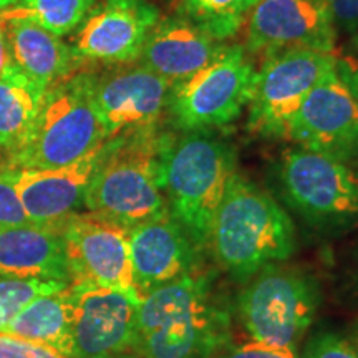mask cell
<instances>
[{
  "label": "cell",
  "mask_w": 358,
  "mask_h": 358,
  "mask_svg": "<svg viewBox=\"0 0 358 358\" xmlns=\"http://www.w3.org/2000/svg\"><path fill=\"white\" fill-rule=\"evenodd\" d=\"M231 343V312L199 271L141 297L138 358H213Z\"/></svg>",
  "instance_id": "6da1fadb"
},
{
  "label": "cell",
  "mask_w": 358,
  "mask_h": 358,
  "mask_svg": "<svg viewBox=\"0 0 358 358\" xmlns=\"http://www.w3.org/2000/svg\"><path fill=\"white\" fill-rule=\"evenodd\" d=\"M208 249L232 280L245 284L268 264L292 256L294 222L267 191L236 171L214 216Z\"/></svg>",
  "instance_id": "7a4b0ae2"
},
{
  "label": "cell",
  "mask_w": 358,
  "mask_h": 358,
  "mask_svg": "<svg viewBox=\"0 0 358 358\" xmlns=\"http://www.w3.org/2000/svg\"><path fill=\"white\" fill-rule=\"evenodd\" d=\"M236 151L211 131L166 134L159 158L169 214L199 252L208 250L214 216L237 171Z\"/></svg>",
  "instance_id": "3957f363"
},
{
  "label": "cell",
  "mask_w": 358,
  "mask_h": 358,
  "mask_svg": "<svg viewBox=\"0 0 358 358\" xmlns=\"http://www.w3.org/2000/svg\"><path fill=\"white\" fill-rule=\"evenodd\" d=\"M164 140L158 127L108 140L88 182L85 208L128 229L169 213L159 178Z\"/></svg>",
  "instance_id": "277c9868"
},
{
  "label": "cell",
  "mask_w": 358,
  "mask_h": 358,
  "mask_svg": "<svg viewBox=\"0 0 358 358\" xmlns=\"http://www.w3.org/2000/svg\"><path fill=\"white\" fill-rule=\"evenodd\" d=\"M95 73L73 71L43 92L37 118L3 168L57 169L77 163L108 141L93 103Z\"/></svg>",
  "instance_id": "5b68a950"
},
{
  "label": "cell",
  "mask_w": 358,
  "mask_h": 358,
  "mask_svg": "<svg viewBox=\"0 0 358 358\" xmlns=\"http://www.w3.org/2000/svg\"><path fill=\"white\" fill-rule=\"evenodd\" d=\"M319 306L317 280L284 262L261 268L237 297L241 324L254 342L292 350L315 320Z\"/></svg>",
  "instance_id": "8992f818"
},
{
  "label": "cell",
  "mask_w": 358,
  "mask_h": 358,
  "mask_svg": "<svg viewBox=\"0 0 358 358\" xmlns=\"http://www.w3.org/2000/svg\"><path fill=\"white\" fill-rule=\"evenodd\" d=\"M279 185L303 221L325 231L358 222V163L295 146L280 156Z\"/></svg>",
  "instance_id": "52a82bcc"
},
{
  "label": "cell",
  "mask_w": 358,
  "mask_h": 358,
  "mask_svg": "<svg viewBox=\"0 0 358 358\" xmlns=\"http://www.w3.org/2000/svg\"><path fill=\"white\" fill-rule=\"evenodd\" d=\"M254 78L256 69L243 45H226L208 66L171 85L169 118L182 133L227 127L249 105Z\"/></svg>",
  "instance_id": "ba28073f"
},
{
  "label": "cell",
  "mask_w": 358,
  "mask_h": 358,
  "mask_svg": "<svg viewBox=\"0 0 358 358\" xmlns=\"http://www.w3.org/2000/svg\"><path fill=\"white\" fill-rule=\"evenodd\" d=\"M337 66V55L310 48L268 53L256 70L249 101V129L284 140L289 122L322 78Z\"/></svg>",
  "instance_id": "9c48e42d"
},
{
  "label": "cell",
  "mask_w": 358,
  "mask_h": 358,
  "mask_svg": "<svg viewBox=\"0 0 358 358\" xmlns=\"http://www.w3.org/2000/svg\"><path fill=\"white\" fill-rule=\"evenodd\" d=\"M71 357L138 358L141 297L88 282H71Z\"/></svg>",
  "instance_id": "30bf717a"
},
{
  "label": "cell",
  "mask_w": 358,
  "mask_h": 358,
  "mask_svg": "<svg viewBox=\"0 0 358 358\" xmlns=\"http://www.w3.org/2000/svg\"><path fill=\"white\" fill-rule=\"evenodd\" d=\"M284 140L332 158L358 163V98L337 66L310 90L289 122Z\"/></svg>",
  "instance_id": "8fae6325"
},
{
  "label": "cell",
  "mask_w": 358,
  "mask_h": 358,
  "mask_svg": "<svg viewBox=\"0 0 358 358\" xmlns=\"http://www.w3.org/2000/svg\"><path fill=\"white\" fill-rule=\"evenodd\" d=\"M58 227L64 237L71 282L136 292L128 227L90 211L71 214Z\"/></svg>",
  "instance_id": "7c38bea8"
},
{
  "label": "cell",
  "mask_w": 358,
  "mask_h": 358,
  "mask_svg": "<svg viewBox=\"0 0 358 358\" xmlns=\"http://www.w3.org/2000/svg\"><path fill=\"white\" fill-rule=\"evenodd\" d=\"M337 34L325 0H261L248 17L244 48L254 55L287 48L335 53Z\"/></svg>",
  "instance_id": "4fadbf2b"
},
{
  "label": "cell",
  "mask_w": 358,
  "mask_h": 358,
  "mask_svg": "<svg viewBox=\"0 0 358 358\" xmlns=\"http://www.w3.org/2000/svg\"><path fill=\"white\" fill-rule=\"evenodd\" d=\"M171 83L146 66L133 65L96 75L93 103L106 140L158 127Z\"/></svg>",
  "instance_id": "5bb4252c"
},
{
  "label": "cell",
  "mask_w": 358,
  "mask_h": 358,
  "mask_svg": "<svg viewBox=\"0 0 358 358\" xmlns=\"http://www.w3.org/2000/svg\"><path fill=\"white\" fill-rule=\"evenodd\" d=\"M158 20L159 10L148 0H103L80 24L71 48L80 60L131 64Z\"/></svg>",
  "instance_id": "9a60e30c"
},
{
  "label": "cell",
  "mask_w": 358,
  "mask_h": 358,
  "mask_svg": "<svg viewBox=\"0 0 358 358\" xmlns=\"http://www.w3.org/2000/svg\"><path fill=\"white\" fill-rule=\"evenodd\" d=\"M133 284L140 297L199 271V250L171 214L129 229Z\"/></svg>",
  "instance_id": "2e32d148"
},
{
  "label": "cell",
  "mask_w": 358,
  "mask_h": 358,
  "mask_svg": "<svg viewBox=\"0 0 358 358\" xmlns=\"http://www.w3.org/2000/svg\"><path fill=\"white\" fill-rule=\"evenodd\" d=\"M106 143L69 166L29 171L13 169L19 198L30 222L58 226L71 214L78 213L85 206L88 182L105 155Z\"/></svg>",
  "instance_id": "e0dca14e"
},
{
  "label": "cell",
  "mask_w": 358,
  "mask_h": 358,
  "mask_svg": "<svg viewBox=\"0 0 358 358\" xmlns=\"http://www.w3.org/2000/svg\"><path fill=\"white\" fill-rule=\"evenodd\" d=\"M224 47L226 43L211 37L187 17L176 13L158 20L138 60L173 85L208 66Z\"/></svg>",
  "instance_id": "ac0fdd59"
},
{
  "label": "cell",
  "mask_w": 358,
  "mask_h": 358,
  "mask_svg": "<svg viewBox=\"0 0 358 358\" xmlns=\"http://www.w3.org/2000/svg\"><path fill=\"white\" fill-rule=\"evenodd\" d=\"M0 275L70 284L60 227L30 222L0 229Z\"/></svg>",
  "instance_id": "d6986e66"
},
{
  "label": "cell",
  "mask_w": 358,
  "mask_h": 358,
  "mask_svg": "<svg viewBox=\"0 0 358 358\" xmlns=\"http://www.w3.org/2000/svg\"><path fill=\"white\" fill-rule=\"evenodd\" d=\"M6 29L13 65L40 87L47 88L69 77L80 58L71 45L29 20H0Z\"/></svg>",
  "instance_id": "ffe728a7"
},
{
  "label": "cell",
  "mask_w": 358,
  "mask_h": 358,
  "mask_svg": "<svg viewBox=\"0 0 358 358\" xmlns=\"http://www.w3.org/2000/svg\"><path fill=\"white\" fill-rule=\"evenodd\" d=\"M71 357V301L69 285L38 295L10 322L6 332Z\"/></svg>",
  "instance_id": "44dd1931"
},
{
  "label": "cell",
  "mask_w": 358,
  "mask_h": 358,
  "mask_svg": "<svg viewBox=\"0 0 358 358\" xmlns=\"http://www.w3.org/2000/svg\"><path fill=\"white\" fill-rule=\"evenodd\" d=\"M45 90L17 66L0 78V148L6 153L24 141L37 118Z\"/></svg>",
  "instance_id": "7402d4cb"
},
{
  "label": "cell",
  "mask_w": 358,
  "mask_h": 358,
  "mask_svg": "<svg viewBox=\"0 0 358 358\" xmlns=\"http://www.w3.org/2000/svg\"><path fill=\"white\" fill-rule=\"evenodd\" d=\"M95 0H19L0 12V20H29L57 37L78 29Z\"/></svg>",
  "instance_id": "603a6c76"
},
{
  "label": "cell",
  "mask_w": 358,
  "mask_h": 358,
  "mask_svg": "<svg viewBox=\"0 0 358 358\" xmlns=\"http://www.w3.org/2000/svg\"><path fill=\"white\" fill-rule=\"evenodd\" d=\"M261 0H178V13L219 42L234 37Z\"/></svg>",
  "instance_id": "cb8c5ba5"
},
{
  "label": "cell",
  "mask_w": 358,
  "mask_h": 358,
  "mask_svg": "<svg viewBox=\"0 0 358 358\" xmlns=\"http://www.w3.org/2000/svg\"><path fill=\"white\" fill-rule=\"evenodd\" d=\"M65 282L0 275V334L38 295L65 289Z\"/></svg>",
  "instance_id": "d4e9b609"
},
{
  "label": "cell",
  "mask_w": 358,
  "mask_h": 358,
  "mask_svg": "<svg viewBox=\"0 0 358 358\" xmlns=\"http://www.w3.org/2000/svg\"><path fill=\"white\" fill-rule=\"evenodd\" d=\"M30 224L17 191L15 171L0 168V229Z\"/></svg>",
  "instance_id": "484cf974"
},
{
  "label": "cell",
  "mask_w": 358,
  "mask_h": 358,
  "mask_svg": "<svg viewBox=\"0 0 358 358\" xmlns=\"http://www.w3.org/2000/svg\"><path fill=\"white\" fill-rule=\"evenodd\" d=\"M301 358H358V347L343 335L322 332L308 340Z\"/></svg>",
  "instance_id": "4316f807"
},
{
  "label": "cell",
  "mask_w": 358,
  "mask_h": 358,
  "mask_svg": "<svg viewBox=\"0 0 358 358\" xmlns=\"http://www.w3.org/2000/svg\"><path fill=\"white\" fill-rule=\"evenodd\" d=\"M0 358H70L50 347L0 334Z\"/></svg>",
  "instance_id": "83f0119b"
},
{
  "label": "cell",
  "mask_w": 358,
  "mask_h": 358,
  "mask_svg": "<svg viewBox=\"0 0 358 358\" xmlns=\"http://www.w3.org/2000/svg\"><path fill=\"white\" fill-rule=\"evenodd\" d=\"M213 358H297L292 348L271 347L266 343L249 342L244 345H232L227 343Z\"/></svg>",
  "instance_id": "f1b7e54d"
},
{
  "label": "cell",
  "mask_w": 358,
  "mask_h": 358,
  "mask_svg": "<svg viewBox=\"0 0 358 358\" xmlns=\"http://www.w3.org/2000/svg\"><path fill=\"white\" fill-rule=\"evenodd\" d=\"M337 32L353 35L358 32V0H325Z\"/></svg>",
  "instance_id": "f546056e"
},
{
  "label": "cell",
  "mask_w": 358,
  "mask_h": 358,
  "mask_svg": "<svg viewBox=\"0 0 358 358\" xmlns=\"http://www.w3.org/2000/svg\"><path fill=\"white\" fill-rule=\"evenodd\" d=\"M337 70L358 98V32L350 37L343 55H337Z\"/></svg>",
  "instance_id": "4dcf8cb0"
},
{
  "label": "cell",
  "mask_w": 358,
  "mask_h": 358,
  "mask_svg": "<svg viewBox=\"0 0 358 358\" xmlns=\"http://www.w3.org/2000/svg\"><path fill=\"white\" fill-rule=\"evenodd\" d=\"M13 60L10 55V48H8L6 29H3V22H0V78L6 77L8 71L13 70Z\"/></svg>",
  "instance_id": "1f68e13d"
},
{
  "label": "cell",
  "mask_w": 358,
  "mask_h": 358,
  "mask_svg": "<svg viewBox=\"0 0 358 358\" xmlns=\"http://www.w3.org/2000/svg\"><path fill=\"white\" fill-rule=\"evenodd\" d=\"M15 2H19V0H0V12H3L8 7H12Z\"/></svg>",
  "instance_id": "d6a6232c"
},
{
  "label": "cell",
  "mask_w": 358,
  "mask_h": 358,
  "mask_svg": "<svg viewBox=\"0 0 358 358\" xmlns=\"http://www.w3.org/2000/svg\"><path fill=\"white\" fill-rule=\"evenodd\" d=\"M353 337H355V345L358 347V322L355 324V327H353Z\"/></svg>",
  "instance_id": "836d02e7"
}]
</instances>
